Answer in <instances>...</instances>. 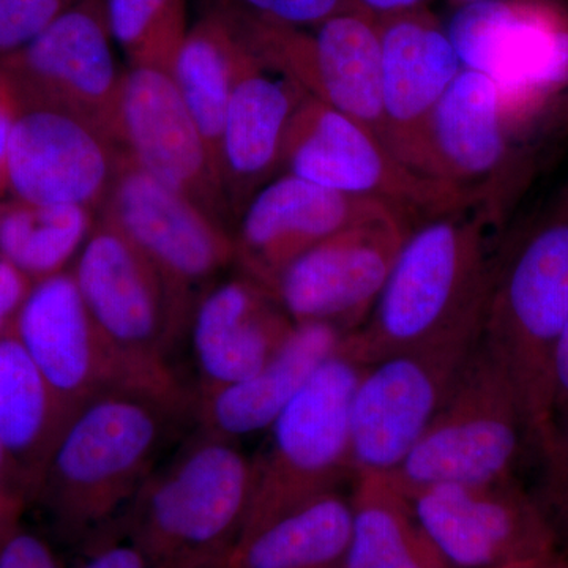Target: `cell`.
<instances>
[{
	"mask_svg": "<svg viewBox=\"0 0 568 568\" xmlns=\"http://www.w3.org/2000/svg\"><path fill=\"white\" fill-rule=\"evenodd\" d=\"M499 234L481 342L510 379L536 450L555 416L552 365L568 321V179Z\"/></svg>",
	"mask_w": 568,
	"mask_h": 568,
	"instance_id": "2",
	"label": "cell"
},
{
	"mask_svg": "<svg viewBox=\"0 0 568 568\" xmlns=\"http://www.w3.org/2000/svg\"><path fill=\"white\" fill-rule=\"evenodd\" d=\"M452 568H497L558 555L555 534L515 474L446 484L409 497Z\"/></svg>",
	"mask_w": 568,
	"mask_h": 568,
	"instance_id": "15",
	"label": "cell"
},
{
	"mask_svg": "<svg viewBox=\"0 0 568 568\" xmlns=\"http://www.w3.org/2000/svg\"><path fill=\"white\" fill-rule=\"evenodd\" d=\"M349 506L346 568H452L387 474H355Z\"/></svg>",
	"mask_w": 568,
	"mask_h": 568,
	"instance_id": "26",
	"label": "cell"
},
{
	"mask_svg": "<svg viewBox=\"0 0 568 568\" xmlns=\"http://www.w3.org/2000/svg\"><path fill=\"white\" fill-rule=\"evenodd\" d=\"M523 446L517 395L480 339L432 424L387 476L407 497L436 485L496 480L515 474Z\"/></svg>",
	"mask_w": 568,
	"mask_h": 568,
	"instance_id": "7",
	"label": "cell"
},
{
	"mask_svg": "<svg viewBox=\"0 0 568 568\" xmlns=\"http://www.w3.org/2000/svg\"><path fill=\"white\" fill-rule=\"evenodd\" d=\"M99 220L132 242L171 282L194 295L235 263L234 235L185 194L145 173L122 151Z\"/></svg>",
	"mask_w": 568,
	"mask_h": 568,
	"instance_id": "17",
	"label": "cell"
},
{
	"mask_svg": "<svg viewBox=\"0 0 568 568\" xmlns=\"http://www.w3.org/2000/svg\"><path fill=\"white\" fill-rule=\"evenodd\" d=\"M366 368L338 346L267 429L242 537L354 480L351 403Z\"/></svg>",
	"mask_w": 568,
	"mask_h": 568,
	"instance_id": "6",
	"label": "cell"
},
{
	"mask_svg": "<svg viewBox=\"0 0 568 568\" xmlns=\"http://www.w3.org/2000/svg\"><path fill=\"white\" fill-rule=\"evenodd\" d=\"M390 213L410 220L405 211L384 201L349 196L280 174L239 215L235 263L245 276L274 291L284 268L313 246L353 224Z\"/></svg>",
	"mask_w": 568,
	"mask_h": 568,
	"instance_id": "20",
	"label": "cell"
},
{
	"mask_svg": "<svg viewBox=\"0 0 568 568\" xmlns=\"http://www.w3.org/2000/svg\"><path fill=\"white\" fill-rule=\"evenodd\" d=\"M81 0H0V59L9 58Z\"/></svg>",
	"mask_w": 568,
	"mask_h": 568,
	"instance_id": "32",
	"label": "cell"
},
{
	"mask_svg": "<svg viewBox=\"0 0 568 568\" xmlns=\"http://www.w3.org/2000/svg\"><path fill=\"white\" fill-rule=\"evenodd\" d=\"M95 223V212L80 205L3 204L0 257L33 283L61 274L77 261Z\"/></svg>",
	"mask_w": 568,
	"mask_h": 568,
	"instance_id": "29",
	"label": "cell"
},
{
	"mask_svg": "<svg viewBox=\"0 0 568 568\" xmlns=\"http://www.w3.org/2000/svg\"><path fill=\"white\" fill-rule=\"evenodd\" d=\"M294 328L263 284L245 275L215 284L194 305L190 321L200 394L254 375L286 345Z\"/></svg>",
	"mask_w": 568,
	"mask_h": 568,
	"instance_id": "23",
	"label": "cell"
},
{
	"mask_svg": "<svg viewBox=\"0 0 568 568\" xmlns=\"http://www.w3.org/2000/svg\"><path fill=\"white\" fill-rule=\"evenodd\" d=\"M487 215L476 209L439 213L417 223L375 308L339 351L357 364L375 365L448 336L484 334L493 250Z\"/></svg>",
	"mask_w": 568,
	"mask_h": 568,
	"instance_id": "3",
	"label": "cell"
},
{
	"mask_svg": "<svg viewBox=\"0 0 568 568\" xmlns=\"http://www.w3.org/2000/svg\"><path fill=\"white\" fill-rule=\"evenodd\" d=\"M28 504V495L0 446V538L21 523L22 511Z\"/></svg>",
	"mask_w": 568,
	"mask_h": 568,
	"instance_id": "37",
	"label": "cell"
},
{
	"mask_svg": "<svg viewBox=\"0 0 568 568\" xmlns=\"http://www.w3.org/2000/svg\"><path fill=\"white\" fill-rule=\"evenodd\" d=\"M447 2L455 10L459 9V7L469 6V3L485 2V0H447Z\"/></svg>",
	"mask_w": 568,
	"mask_h": 568,
	"instance_id": "43",
	"label": "cell"
},
{
	"mask_svg": "<svg viewBox=\"0 0 568 568\" xmlns=\"http://www.w3.org/2000/svg\"><path fill=\"white\" fill-rule=\"evenodd\" d=\"M0 212H2V205H0Z\"/></svg>",
	"mask_w": 568,
	"mask_h": 568,
	"instance_id": "44",
	"label": "cell"
},
{
	"mask_svg": "<svg viewBox=\"0 0 568 568\" xmlns=\"http://www.w3.org/2000/svg\"><path fill=\"white\" fill-rule=\"evenodd\" d=\"M71 274L93 320L123 357L145 372L173 373L166 357L190 328L194 295L99 219Z\"/></svg>",
	"mask_w": 568,
	"mask_h": 568,
	"instance_id": "10",
	"label": "cell"
},
{
	"mask_svg": "<svg viewBox=\"0 0 568 568\" xmlns=\"http://www.w3.org/2000/svg\"><path fill=\"white\" fill-rule=\"evenodd\" d=\"M377 21L386 144L420 173L428 123L465 67L447 26L428 7L386 14Z\"/></svg>",
	"mask_w": 568,
	"mask_h": 568,
	"instance_id": "21",
	"label": "cell"
},
{
	"mask_svg": "<svg viewBox=\"0 0 568 568\" xmlns=\"http://www.w3.org/2000/svg\"><path fill=\"white\" fill-rule=\"evenodd\" d=\"M343 336L332 325L295 324L286 345L254 375L200 394V429L239 440L271 428L310 377L336 353Z\"/></svg>",
	"mask_w": 568,
	"mask_h": 568,
	"instance_id": "24",
	"label": "cell"
},
{
	"mask_svg": "<svg viewBox=\"0 0 568 568\" xmlns=\"http://www.w3.org/2000/svg\"><path fill=\"white\" fill-rule=\"evenodd\" d=\"M560 555V552H558ZM558 555L548 556V558L528 560V562L514 564V566L497 567V568H547L551 560Z\"/></svg>",
	"mask_w": 568,
	"mask_h": 568,
	"instance_id": "41",
	"label": "cell"
},
{
	"mask_svg": "<svg viewBox=\"0 0 568 568\" xmlns=\"http://www.w3.org/2000/svg\"><path fill=\"white\" fill-rule=\"evenodd\" d=\"M122 149L82 119L48 108H20L11 133L7 183L14 201L80 205L99 212Z\"/></svg>",
	"mask_w": 568,
	"mask_h": 568,
	"instance_id": "19",
	"label": "cell"
},
{
	"mask_svg": "<svg viewBox=\"0 0 568 568\" xmlns=\"http://www.w3.org/2000/svg\"><path fill=\"white\" fill-rule=\"evenodd\" d=\"M32 284L31 278L0 257V338L13 334L18 313L31 293Z\"/></svg>",
	"mask_w": 568,
	"mask_h": 568,
	"instance_id": "36",
	"label": "cell"
},
{
	"mask_svg": "<svg viewBox=\"0 0 568 568\" xmlns=\"http://www.w3.org/2000/svg\"><path fill=\"white\" fill-rule=\"evenodd\" d=\"M446 26L465 69L517 110L568 123V0H485L455 9Z\"/></svg>",
	"mask_w": 568,
	"mask_h": 568,
	"instance_id": "9",
	"label": "cell"
},
{
	"mask_svg": "<svg viewBox=\"0 0 568 568\" xmlns=\"http://www.w3.org/2000/svg\"><path fill=\"white\" fill-rule=\"evenodd\" d=\"M239 37L219 9L190 26L170 74L220 171L224 115L233 91ZM222 179V178H220Z\"/></svg>",
	"mask_w": 568,
	"mask_h": 568,
	"instance_id": "28",
	"label": "cell"
},
{
	"mask_svg": "<svg viewBox=\"0 0 568 568\" xmlns=\"http://www.w3.org/2000/svg\"><path fill=\"white\" fill-rule=\"evenodd\" d=\"M547 568H568V556L560 552V555L551 560V564H549Z\"/></svg>",
	"mask_w": 568,
	"mask_h": 568,
	"instance_id": "42",
	"label": "cell"
},
{
	"mask_svg": "<svg viewBox=\"0 0 568 568\" xmlns=\"http://www.w3.org/2000/svg\"><path fill=\"white\" fill-rule=\"evenodd\" d=\"M358 6L364 7L377 18L386 14L399 13V11L417 9L426 6V0H357Z\"/></svg>",
	"mask_w": 568,
	"mask_h": 568,
	"instance_id": "40",
	"label": "cell"
},
{
	"mask_svg": "<svg viewBox=\"0 0 568 568\" xmlns=\"http://www.w3.org/2000/svg\"><path fill=\"white\" fill-rule=\"evenodd\" d=\"M560 142L518 118L488 77L463 69L428 123L420 173L500 233Z\"/></svg>",
	"mask_w": 568,
	"mask_h": 568,
	"instance_id": "5",
	"label": "cell"
},
{
	"mask_svg": "<svg viewBox=\"0 0 568 568\" xmlns=\"http://www.w3.org/2000/svg\"><path fill=\"white\" fill-rule=\"evenodd\" d=\"M114 136L141 170L226 223L231 211L219 168L170 71L123 70Z\"/></svg>",
	"mask_w": 568,
	"mask_h": 568,
	"instance_id": "18",
	"label": "cell"
},
{
	"mask_svg": "<svg viewBox=\"0 0 568 568\" xmlns=\"http://www.w3.org/2000/svg\"><path fill=\"white\" fill-rule=\"evenodd\" d=\"M470 332L388 355L369 365L351 403L354 476L402 465L432 424L481 339Z\"/></svg>",
	"mask_w": 568,
	"mask_h": 568,
	"instance_id": "12",
	"label": "cell"
},
{
	"mask_svg": "<svg viewBox=\"0 0 568 568\" xmlns=\"http://www.w3.org/2000/svg\"><path fill=\"white\" fill-rule=\"evenodd\" d=\"M280 174L405 211L414 226L467 205L457 192L417 173L361 122L308 95L284 140Z\"/></svg>",
	"mask_w": 568,
	"mask_h": 568,
	"instance_id": "11",
	"label": "cell"
},
{
	"mask_svg": "<svg viewBox=\"0 0 568 568\" xmlns=\"http://www.w3.org/2000/svg\"><path fill=\"white\" fill-rule=\"evenodd\" d=\"M306 97L298 82L263 61L239 37L220 142V178L231 215H241L254 194L280 175L287 129Z\"/></svg>",
	"mask_w": 568,
	"mask_h": 568,
	"instance_id": "22",
	"label": "cell"
},
{
	"mask_svg": "<svg viewBox=\"0 0 568 568\" xmlns=\"http://www.w3.org/2000/svg\"><path fill=\"white\" fill-rule=\"evenodd\" d=\"M71 413L17 336L0 338V446L29 504Z\"/></svg>",
	"mask_w": 568,
	"mask_h": 568,
	"instance_id": "25",
	"label": "cell"
},
{
	"mask_svg": "<svg viewBox=\"0 0 568 568\" xmlns=\"http://www.w3.org/2000/svg\"><path fill=\"white\" fill-rule=\"evenodd\" d=\"M0 73L20 108L67 112L115 141L123 70L112 52L103 0H81L9 58Z\"/></svg>",
	"mask_w": 568,
	"mask_h": 568,
	"instance_id": "13",
	"label": "cell"
},
{
	"mask_svg": "<svg viewBox=\"0 0 568 568\" xmlns=\"http://www.w3.org/2000/svg\"><path fill=\"white\" fill-rule=\"evenodd\" d=\"M13 335L71 410L115 386L181 387L173 373L145 372L112 346L89 312L71 271L32 284Z\"/></svg>",
	"mask_w": 568,
	"mask_h": 568,
	"instance_id": "16",
	"label": "cell"
},
{
	"mask_svg": "<svg viewBox=\"0 0 568 568\" xmlns=\"http://www.w3.org/2000/svg\"><path fill=\"white\" fill-rule=\"evenodd\" d=\"M265 20L297 29H313L355 6L357 0H237Z\"/></svg>",
	"mask_w": 568,
	"mask_h": 568,
	"instance_id": "33",
	"label": "cell"
},
{
	"mask_svg": "<svg viewBox=\"0 0 568 568\" xmlns=\"http://www.w3.org/2000/svg\"><path fill=\"white\" fill-rule=\"evenodd\" d=\"M0 568L65 567L43 537L18 523L0 538Z\"/></svg>",
	"mask_w": 568,
	"mask_h": 568,
	"instance_id": "35",
	"label": "cell"
},
{
	"mask_svg": "<svg viewBox=\"0 0 568 568\" xmlns=\"http://www.w3.org/2000/svg\"><path fill=\"white\" fill-rule=\"evenodd\" d=\"M253 458L237 440L200 429L153 470L114 525L152 568H226L244 532Z\"/></svg>",
	"mask_w": 568,
	"mask_h": 568,
	"instance_id": "4",
	"label": "cell"
},
{
	"mask_svg": "<svg viewBox=\"0 0 568 568\" xmlns=\"http://www.w3.org/2000/svg\"><path fill=\"white\" fill-rule=\"evenodd\" d=\"M18 106L17 95L10 81L0 73V197L9 193V183H7V162H9V149L11 133H13L14 122H17Z\"/></svg>",
	"mask_w": 568,
	"mask_h": 568,
	"instance_id": "38",
	"label": "cell"
},
{
	"mask_svg": "<svg viewBox=\"0 0 568 568\" xmlns=\"http://www.w3.org/2000/svg\"><path fill=\"white\" fill-rule=\"evenodd\" d=\"M74 568H152L145 556L112 523L82 545Z\"/></svg>",
	"mask_w": 568,
	"mask_h": 568,
	"instance_id": "34",
	"label": "cell"
},
{
	"mask_svg": "<svg viewBox=\"0 0 568 568\" xmlns=\"http://www.w3.org/2000/svg\"><path fill=\"white\" fill-rule=\"evenodd\" d=\"M215 7L263 61L293 78L308 95L361 122L386 144L376 14L355 3L316 28L297 29L265 20L237 0H216Z\"/></svg>",
	"mask_w": 568,
	"mask_h": 568,
	"instance_id": "8",
	"label": "cell"
},
{
	"mask_svg": "<svg viewBox=\"0 0 568 568\" xmlns=\"http://www.w3.org/2000/svg\"><path fill=\"white\" fill-rule=\"evenodd\" d=\"M349 497L331 493L239 540L226 568H346Z\"/></svg>",
	"mask_w": 568,
	"mask_h": 568,
	"instance_id": "27",
	"label": "cell"
},
{
	"mask_svg": "<svg viewBox=\"0 0 568 568\" xmlns=\"http://www.w3.org/2000/svg\"><path fill=\"white\" fill-rule=\"evenodd\" d=\"M186 405L181 387L126 384L92 395L70 414L31 504L59 536L84 545L152 476Z\"/></svg>",
	"mask_w": 568,
	"mask_h": 568,
	"instance_id": "1",
	"label": "cell"
},
{
	"mask_svg": "<svg viewBox=\"0 0 568 568\" xmlns=\"http://www.w3.org/2000/svg\"><path fill=\"white\" fill-rule=\"evenodd\" d=\"M108 29L129 67L170 71L189 21L186 0H103Z\"/></svg>",
	"mask_w": 568,
	"mask_h": 568,
	"instance_id": "30",
	"label": "cell"
},
{
	"mask_svg": "<svg viewBox=\"0 0 568 568\" xmlns=\"http://www.w3.org/2000/svg\"><path fill=\"white\" fill-rule=\"evenodd\" d=\"M552 394L556 410L568 407V321L556 346L555 365H552Z\"/></svg>",
	"mask_w": 568,
	"mask_h": 568,
	"instance_id": "39",
	"label": "cell"
},
{
	"mask_svg": "<svg viewBox=\"0 0 568 568\" xmlns=\"http://www.w3.org/2000/svg\"><path fill=\"white\" fill-rule=\"evenodd\" d=\"M413 227L390 213L338 231L287 265L272 293L295 324L353 334L375 308Z\"/></svg>",
	"mask_w": 568,
	"mask_h": 568,
	"instance_id": "14",
	"label": "cell"
},
{
	"mask_svg": "<svg viewBox=\"0 0 568 568\" xmlns=\"http://www.w3.org/2000/svg\"><path fill=\"white\" fill-rule=\"evenodd\" d=\"M540 470L530 489L555 534L559 551L568 556V407L556 410L536 450Z\"/></svg>",
	"mask_w": 568,
	"mask_h": 568,
	"instance_id": "31",
	"label": "cell"
}]
</instances>
